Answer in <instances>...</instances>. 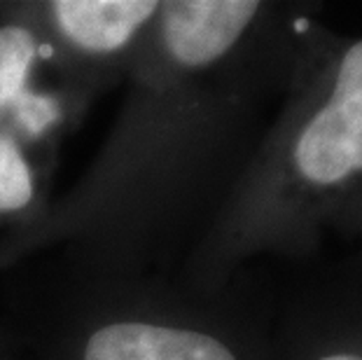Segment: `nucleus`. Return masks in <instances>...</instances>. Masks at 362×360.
<instances>
[{
	"instance_id": "f257e3e1",
	"label": "nucleus",
	"mask_w": 362,
	"mask_h": 360,
	"mask_svg": "<svg viewBox=\"0 0 362 360\" xmlns=\"http://www.w3.org/2000/svg\"><path fill=\"white\" fill-rule=\"evenodd\" d=\"M322 26L318 3L161 0L107 139L71 190L0 232V272L54 255L178 277Z\"/></svg>"
},
{
	"instance_id": "f03ea898",
	"label": "nucleus",
	"mask_w": 362,
	"mask_h": 360,
	"mask_svg": "<svg viewBox=\"0 0 362 360\" xmlns=\"http://www.w3.org/2000/svg\"><path fill=\"white\" fill-rule=\"evenodd\" d=\"M360 190L362 35L325 24L232 197L178 277L197 288H222L264 260L309 262Z\"/></svg>"
},
{
	"instance_id": "7ed1b4c3",
	"label": "nucleus",
	"mask_w": 362,
	"mask_h": 360,
	"mask_svg": "<svg viewBox=\"0 0 362 360\" xmlns=\"http://www.w3.org/2000/svg\"><path fill=\"white\" fill-rule=\"evenodd\" d=\"M19 360H272L274 286L259 267L222 288L98 274L54 255L0 272Z\"/></svg>"
},
{
	"instance_id": "20e7f679",
	"label": "nucleus",
	"mask_w": 362,
	"mask_h": 360,
	"mask_svg": "<svg viewBox=\"0 0 362 360\" xmlns=\"http://www.w3.org/2000/svg\"><path fill=\"white\" fill-rule=\"evenodd\" d=\"M61 78L82 110L124 84L159 17L161 0H28Z\"/></svg>"
},
{
	"instance_id": "39448f33",
	"label": "nucleus",
	"mask_w": 362,
	"mask_h": 360,
	"mask_svg": "<svg viewBox=\"0 0 362 360\" xmlns=\"http://www.w3.org/2000/svg\"><path fill=\"white\" fill-rule=\"evenodd\" d=\"M84 112L68 91L28 0H0V129L45 171Z\"/></svg>"
},
{
	"instance_id": "423d86ee",
	"label": "nucleus",
	"mask_w": 362,
	"mask_h": 360,
	"mask_svg": "<svg viewBox=\"0 0 362 360\" xmlns=\"http://www.w3.org/2000/svg\"><path fill=\"white\" fill-rule=\"evenodd\" d=\"M290 267L274 286L272 360H362V250Z\"/></svg>"
},
{
	"instance_id": "0eeeda50",
	"label": "nucleus",
	"mask_w": 362,
	"mask_h": 360,
	"mask_svg": "<svg viewBox=\"0 0 362 360\" xmlns=\"http://www.w3.org/2000/svg\"><path fill=\"white\" fill-rule=\"evenodd\" d=\"M52 173L0 129V232L33 220L49 204Z\"/></svg>"
},
{
	"instance_id": "6e6552de",
	"label": "nucleus",
	"mask_w": 362,
	"mask_h": 360,
	"mask_svg": "<svg viewBox=\"0 0 362 360\" xmlns=\"http://www.w3.org/2000/svg\"><path fill=\"white\" fill-rule=\"evenodd\" d=\"M332 234L344 236V239H358L362 241V190L353 197V202L346 206L344 213L334 222Z\"/></svg>"
},
{
	"instance_id": "1a4fd4ad",
	"label": "nucleus",
	"mask_w": 362,
	"mask_h": 360,
	"mask_svg": "<svg viewBox=\"0 0 362 360\" xmlns=\"http://www.w3.org/2000/svg\"><path fill=\"white\" fill-rule=\"evenodd\" d=\"M0 360H19L17 349H14V344L10 342V337H7L3 327H0Z\"/></svg>"
}]
</instances>
